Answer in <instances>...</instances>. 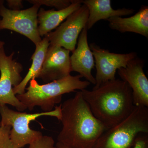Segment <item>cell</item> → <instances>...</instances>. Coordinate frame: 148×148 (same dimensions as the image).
<instances>
[{"label": "cell", "mask_w": 148, "mask_h": 148, "mask_svg": "<svg viewBox=\"0 0 148 148\" xmlns=\"http://www.w3.org/2000/svg\"><path fill=\"white\" fill-rule=\"evenodd\" d=\"M29 148H56L55 142L51 136H42L32 144L29 145Z\"/></svg>", "instance_id": "19"}, {"label": "cell", "mask_w": 148, "mask_h": 148, "mask_svg": "<svg viewBox=\"0 0 148 148\" xmlns=\"http://www.w3.org/2000/svg\"><path fill=\"white\" fill-rule=\"evenodd\" d=\"M5 45V42L3 41L0 40V49L4 47V46Z\"/></svg>", "instance_id": "23"}, {"label": "cell", "mask_w": 148, "mask_h": 148, "mask_svg": "<svg viewBox=\"0 0 148 148\" xmlns=\"http://www.w3.org/2000/svg\"><path fill=\"white\" fill-rule=\"evenodd\" d=\"M7 5L9 9L12 10H21L23 8V1L21 0H7Z\"/></svg>", "instance_id": "21"}, {"label": "cell", "mask_w": 148, "mask_h": 148, "mask_svg": "<svg viewBox=\"0 0 148 148\" xmlns=\"http://www.w3.org/2000/svg\"><path fill=\"white\" fill-rule=\"evenodd\" d=\"M89 16L88 8L84 4L69 15L54 32L46 35L51 45H57L73 52L77 40L86 26Z\"/></svg>", "instance_id": "8"}, {"label": "cell", "mask_w": 148, "mask_h": 148, "mask_svg": "<svg viewBox=\"0 0 148 148\" xmlns=\"http://www.w3.org/2000/svg\"><path fill=\"white\" fill-rule=\"evenodd\" d=\"M110 29L121 33L132 32L148 38V7L143 5L133 16L127 18L116 16L107 20Z\"/></svg>", "instance_id": "13"}, {"label": "cell", "mask_w": 148, "mask_h": 148, "mask_svg": "<svg viewBox=\"0 0 148 148\" xmlns=\"http://www.w3.org/2000/svg\"><path fill=\"white\" fill-rule=\"evenodd\" d=\"M56 148H73L66 145L65 144L58 142H57L56 145Z\"/></svg>", "instance_id": "22"}, {"label": "cell", "mask_w": 148, "mask_h": 148, "mask_svg": "<svg viewBox=\"0 0 148 148\" xmlns=\"http://www.w3.org/2000/svg\"><path fill=\"white\" fill-rule=\"evenodd\" d=\"M82 3L87 7L89 11L86 25L88 30L92 28L100 20H107L109 18L116 16L121 17L132 14L135 12L132 9L114 10L111 6L110 0H84L82 1Z\"/></svg>", "instance_id": "15"}, {"label": "cell", "mask_w": 148, "mask_h": 148, "mask_svg": "<svg viewBox=\"0 0 148 148\" xmlns=\"http://www.w3.org/2000/svg\"><path fill=\"white\" fill-rule=\"evenodd\" d=\"M40 7L34 5L27 9L15 11L6 8L2 3L0 5V30L17 32L36 45L42 40L38 31L37 16Z\"/></svg>", "instance_id": "6"}, {"label": "cell", "mask_w": 148, "mask_h": 148, "mask_svg": "<svg viewBox=\"0 0 148 148\" xmlns=\"http://www.w3.org/2000/svg\"><path fill=\"white\" fill-rule=\"evenodd\" d=\"M14 52L6 55L4 47L0 49V105L13 106L19 112H22L27 108L16 98L13 88L18 86L23 78L21 73L23 67L19 62L13 59Z\"/></svg>", "instance_id": "7"}, {"label": "cell", "mask_w": 148, "mask_h": 148, "mask_svg": "<svg viewBox=\"0 0 148 148\" xmlns=\"http://www.w3.org/2000/svg\"><path fill=\"white\" fill-rule=\"evenodd\" d=\"M81 78L79 75H70L42 85L39 84L36 79H32L29 82V86L26 88L27 91L23 94L16 95V97L30 110H32L36 106H39L43 112H51L56 104L61 103L64 94L76 90H83L90 85V83L86 80H82Z\"/></svg>", "instance_id": "3"}, {"label": "cell", "mask_w": 148, "mask_h": 148, "mask_svg": "<svg viewBox=\"0 0 148 148\" xmlns=\"http://www.w3.org/2000/svg\"><path fill=\"white\" fill-rule=\"evenodd\" d=\"M4 3V1H0V5L2 3Z\"/></svg>", "instance_id": "24"}, {"label": "cell", "mask_w": 148, "mask_h": 148, "mask_svg": "<svg viewBox=\"0 0 148 148\" xmlns=\"http://www.w3.org/2000/svg\"><path fill=\"white\" fill-rule=\"evenodd\" d=\"M62 129L58 142L73 148H92L108 128L95 118L81 91L61 104Z\"/></svg>", "instance_id": "1"}, {"label": "cell", "mask_w": 148, "mask_h": 148, "mask_svg": "<svg viewBox=\"0 0 148 148\" xmlns=\"http://www.w3.org/2000/svg\"><path fill=\"white\" fill-rule=\"evenodd\" d=\"M61 105L56 106L54 110L49 112L29 114L14 111L5 105H0V114L1 120L0 125H9L11 129L10 137L13 148H21L30 145L41 138L42 133L29 127V123L42 116L56 118L60 121L61 117Z\"/></svg>", "instance_id": "5"}, {"label": "cell", "mask_w": 148, "mask_h": 148, "mask_svg": "<svg viewBox=\"0 0 148 148\" xmlns=\"http://www.w3.org/2000/svg\"><path fill=\"white\" fill-rule=\"evenodd\" d=\"M27 1L33 5H36L40 6L44 5L55 8L57 10H61L71 5L73 0H28Z\"/></svg>", "instance_id": "17"}, {"label": "cell", "mask_w": 148, "mask_h": 148, "mask_svg": "<svg viewBox=\"0 0 148 148\" xmlns=\"http://www.w3.org/2000/svg\"><path fill=\"white\" fill-rule=\"evenodd\" d=\"M81 91L94 116L108 129L126 119L135 108L132 90L121 79L109 81L91 90Z\"/></svg>", "instance_id": "2"}, {"label": "cell", "mask_w": 148, "mask_h": 148, "mask_svg": "<svg viewBox=\"0 0 148 148\" xmlns=\"http://www.w3.org/2000/svg\"><path fill=\"white\" fill-rule=\"evenodd\" d=\"M86 26L79 37L77 46L70 56L72 71L77 72L90 84L95 85L96 81L91 71L95 66V60L88 42Z\"/></svg>", "instance_id": "12"}, {"label": "cell", "mask_w": 148, "mask_h": 148, "mask_svg": "<svg viewBox=\"0 0 148 148\" xmlns=\"http://www.w3.org/2000/svg\"><path fill=\"white\" fill-rule=\"evenodd\" d=\"M70 53L64 48L49 45L38 78L48 83L71 75Z\"/></svg>", "instance_id": "11"}, {"label": "cell", "mask_w": 148, "mask_h": 148, "mask_svg": "<svg viewBox=\"0 0 148 148\" xmlns=\"http://www.w3.org/2000/svg\"><path fill=\"white\" fill-rule=\"evenodd\" d=\"M95 58L96 73V84L93 88L99 87L109 81L116 79V71L121 68H126L129 62L137 57L136 52L127 53H112L101 48L95 43L89 45Z\"/></svg>", "instance_id": "9"}, {"label": "cell", "mask_w": 148, "mask_h": 148, "mask_svg": "<svg viewBox=\"0 0 148 148\" xmlns=\"http://www.w3.org/2000/svg\"><path fill=\"white\" fill-rule=\"evenodd\" d=\"M11 127L0 125V148H13L10 135Z\"/></svg>", "instance_id": "18"}, {"label": "cell", "mask_w": 148, "mask_h": 148, "mask_svg": "<svg viewBox=\"0 0 148 148\" xmlns=\"http://www.w3.org/2000/svg\"><path fill=\"white\" fill-rule=\"evenodd\" d=\"M132 148H148V133H142L138 135Z\"/></svg>", "instance_id": "20"}, {"label": "cell", "mask_w": 148, "mask_h": 148, "mask_svg": "<svg viewBox=\"0 0 148 148\" xmlns=\"http://www.w3.org/2000/svg\"><path fill=\"white\" fill-rule=\"evenodd\" d=\"M142 133H148V108L135 106L129 116L103 132L92 148H132Z\"/></svg>", "instance_id": "4"}, {"label": "cell", "mask_w": 148, "mask_h": 148, "mask_svg": "<svg viewBox=\"0 0 148 148\" xmlns=\"http://www.w3.org/2000/svg\"><path fill=\"white\" fill-rule=\"evenodd\" d=\"M82 0H73L68 7L61 10H45L40 8L38 11V31L40 36H45L56 29L60 24L74 12L82 5Z\"/></svg>", "instance_id": "14"}, {"label": "cell", "mask_w": 148, "mask_h": 148, "mask_svg": "<svg viewBox=\"0 0 148 148\" xmlns=\"http://www.w3.org/2000/svg\"><path fill=\"white\" fill-rule=\"evenodd\" d=\"M49 45V40L47 37L45 36L41 41L36 45L35 52L31 57L32 63L29 72L20 83L13 88V92L15 95L24 93L30 81L38 78Z\"/></svg>", "instance_id": "16"}, {"label": "cell", "mask_w": 148, "mask_h": 148, "mask_svg": "<svg viewBox=\"0 0 148 148\" xmlns=\"http://www.w3.org/2000/svg\"><path fill=\"white\" fill-rule=\"evenodd\" d=\"M144 65V61L137 57L130 61L126 68L117 71L121 80L132 90L135 106L148 108V79L143 69Z\"/></svg>", "instance_id": "10"}]
</instances>
